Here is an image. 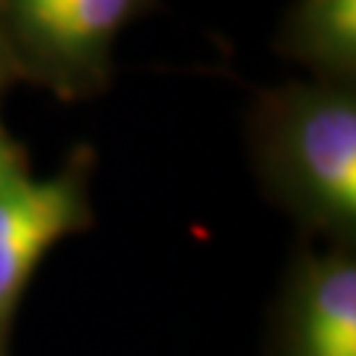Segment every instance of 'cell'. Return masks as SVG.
Here are the masks:
<instances>
[{"mask_svg":"<svg viewBox=\"0 0 356 356\" xmlns=\"http://www.w3.org/2000/svg\"><path fill=\"white\" fill-rule=\"evenodd\" d=\"M261 161L285 206L335 235L356 225V98L346 82L293 85L264 101Z\"/></svg>","mask_w":356,"mask_h":356,"instance_id":"6da1fadb","label":"cell"},{"mask_svg":"<svg viewBox=\"0 0 356 356\" xmlns=\"http://www.w3.org/2000/svg\"><path fill=\"white\" fill-rule=\"evenodd\" d=\"M153 0H0L19 74L61 98L92 95L111 74L122 29Z\"/></svg>","mask_w":356,"mask_h":356,"instance_id":"7a4b0ae2","label":"cell"},{"mask_svg":"<svg viewBox=\"0 0 356 356\" xmlns=\"http://www.w3.org/2000/svg\"><path fill=\"white\" fill-rule=\"evenodd\" d=\"M88 219L85 172L76 164L56 177L24 175L0 188V338L42 256Z\"/></svg>","mask_w":356,"mask_h":356,"instance_id":"3957f363","label":"cell"},{"mask_svg":"<svg viewBox=\"0 0 356 356\" xmlns=\"http://www.w3.org/2000/svg\"><path fill=\"white\" fill-rule=\"evenodd\" d=\"M291 356H356V267L346 256L309 261L293 288Z\"/></svg>","mask_w":356,"mask_h":356,"instance_id":"277c9868","label":"cell"},{"mask_svg":"<svg viewBox=\"0 0 356 356\" xmlns=\"http://www.w3.org/2000/svg\"><path fill=\"white\" fill-rule=\"evenodd\" d=\"M280 48L325 82L356 72V0H298L282 24Z\"/></svg>","mask_w":356,"mask_h":356,"instance_id":"5b68a950","label":"cell"},{"mask_svg":"<svg viewBox=\"0 0 356 356\" xmlns=\"http://www.w3.org/2000/svg\"><path fill=\"white\" fill-rule=\"evenodd\" d=\"M26 175V161L22 148L13 143V138L0 127V188L11 185Z\"/></svg>","mask_w":356,"mask_h":356,"instance_id":"8992f818","label":"cell"},{"mask_svg":"<svg viewBox=\"0 0 356 356\" xmlns=\"http://www.w3.org/2000/svg\"><path fill=\"white\" fill-rule=\"evenodd\" d=\"M16 76L22 74H19L11 42H8V35H6V24H3V16H0V90L6 88V85H11Z\"/></svg>","mask_w":356,"mask_h":356,"instance_id":"52a82bcc","label":"cell"}]
</instances>
